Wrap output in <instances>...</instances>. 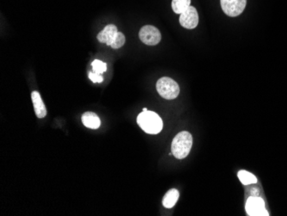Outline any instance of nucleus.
<instances>
[{
    "label": "nucleus",
    "mask_w": 287,
    "mask_h": 216,
    "mask_svg": "<svg viewBox=\"0 0 287 216\" xmlns=\"http://www.w3.org/2000/svg\"><path fill=\"white\" fill-rule=\"evenodd\" d=\"M193 137L189 132H180L172 141L171 153L178 160H182L190 153Z\"/></svg>",
    "instance_id": "nucleus-1"
},
{
    "label": "nucleus",
    "mask_w": 287,
    "mask_h": 216,
    "mask_svg": "<svg viewBox=\"0 0 287 216\" xmlns=\"http://www.w3.org/2000/svg\"><path fill=\"white\" fill-rule=\"evenodd\" d=\"M139 126L144 131L150 135H156L162 129V121L156 113L153 111H142L137 118Z\"/></svg>",
    "instance_id": "nucleus-2"
},
{
    "label": "nucleus",
    "mask_w": 287,
    "mask_h": 216,
    "mask_svg": "<svg viewBox=\"0 0 287 216\" xmlns=\"http://www.w3.org/2000/svg\"><path fill=\"white\" fill-rule=\"evenodd\" d=\"M156 86L158 94L167 100L175 99L180 93V87L177 83L169 77L159 78L156 82Z\"/></svg>",
    "instance_id": "nucleus-3"
},
{
    "label": "nucleus",
    "mask_w": 287,
    "mask_h": 216,
    "mask_svg": "<svg viewBox=\"0 0 287 216\" xmlns=\"http://www.w3.org/2000/svg\"><path fill=\"white\" fill-rule=\"evenodd\" d=\"M140 39L143 43L148 46H155L161 41V33L158 28L151 25H145L142 27L140 30Z\"/></svg>",
    "instance_id": "nucleus-4"
},
{
    "label": "nucleus",
    "mask_w": 287,
    "mask_h": 216,
    "mask_svg": "<svg viewBox=\"0 0 287 216\" xmlns=\"http://www.w3.org/2000/svg\"><path fill=\"white\" fill-rule=\"evenodd\" d=\"M222 9L229 16H239L246 7L247 0H220Z\"/></svg>",
    "instance_id": "nucleus-5"
},
{
    "label": "nucleus",
    "mask_w": 287,
    "mask_h": 216,
    "mask_svg": "<svg viewBox=\"0 0 287 216\" xmlns=\"http://www.w3.org/2000/svg\"><path fill=\"white\" fill-rule=\"evenodd\" d=\"M247 213L251 216H269V212L266 210L265 203L263 199L257 197H250L247 201Z\"/></svg>",
    "instance_id": "nucleus-6"
},
{
    "label": "nucleus",
    "mask_w": 287,
    "mask_h": 216,
    "mask_svg": "<svg viewBox=\"0 0 287 216\" xmlns=\"http://www.w3.org/2000/svg\"><path fill=\"white\" fill-rule=\"evenodd\" d=\"M179 22L183 28L193 29L196 28L199 23V15L194 6H189L184 12H182L179 18Z\"/></svg>",
    "instance_id": "nucleus-7"
},
{
    "label": "nucleus",
    "mask_w": 287,
    "mask_h": 216,
    "mask_svg": "<svg viewBox=\"0 0 287 216\" xmlns=\"http://www.w3.org/2000/svg\"><path fill=\"white\" fill-rule=\"evenodd\" d=\"M117 33V27L114 24H109L97 35V40L102 43H106L108 46H110Z\"/></svg>",
    "instance_id": "nucleus-8"
},
{
    "label": "nucleus",
    "mask_w": 287,
    "mask_h": 216,
    "mask_svg": "<svg viewBox=\"0 0 287 216\" xmlns=\"http://www.w3.org/2000/svg\"><path fill=\"white\" fill-rule=\"evenodd\" d=\"M32 102L34 104V112L38 118H44L47 116V109L45 107L41 95L38 91H33L31 93Z\"/></svg>",
    "instance_id": "nucleus-9"
},
{
    "label": "nucleus",
    "mask_w": 287,
    "mask_h": 216,
    "mask_svg": "<svg viewBox=\"0 0 287 216\" xmlns=\"http://www.w3.org/2000/svg\"><path fill=\"white\" fill-rule=\"evenodd\" d=\"M83 124L89 129H97L101 125L100 118L93 112H85L82 116Z\"/></svg>",
    "instance_id": "nucleus-10"
},
{
    "label": "nucleus",
    "mask_w": 287,
    "mask_h": 216,
    "mask_svg": "<svg viewBox=\"0 0 287 216\" xmlns=\"http://www.w3.org/2000/svg\"><path fill=\"white\" fill-rule=\"evenodd\" d=\"M179 196L180 194H179V191L177 190H175V189L169 190L162 198V205L166 209H171L177 203Z\"/></svg>",
    "instance_id": "nucleus-11"
},
{
    "label": "nucleus",
    "mask_w": 287,
    "mask_h": 216,
    "mask_svg": "<svg viewBox=\"0 0 287 216\" xmlns=\"http://www.w3.org/2000/svg\"><path fill=\"white\" fill-rule=\"evenodd\" d=\"M191 0H172L171 6L174 12L180 14L191 6Z\"/></svg>",
    "instance_id": "nucleus-12"
},
{
    "label": "nucleus",
    "mask_w": 287,
    "mask_h": 216,
    "mask_svg": "<svg viewBox=\"0 0 287 216\" xmlns=\"http://www.w3.org/2000/svg\"><path fill=\"white\" fill-rule=\"evenodd\" d=\"M237 177L240 180L241 183L244 185H253L257 183V179L256 176L253 175L252 173L246 172V171H240L237 173Z\"/></svg>",
    "instance_id": "nucleus-13"
},
{
    "label": "nucleus",
    "mask_w": 287,
    "mask_h": 216,
    "mask_svg": "<svg viewBox=\"0 0 287 216\" xmlns=\"http://www.w3.org/2000/svg\"><path fill=\"white\" fill-rule=\"evenodd\" d=\"M126 42L125 35L122 34V32H118L116 34V37L112 41V43L110 45V47L114 48V49H118L120 47H122Z\"/></svg>",
    "instance_id": "nucleus-14"
},
{
    "label": "nucleus",
    "mask_w": 287,
    "mask_h": 216,
    "mask_svg": "<svg viewBox=\"0 0 287 216\" xmlns=\"http://www.w3.org/2000/svg\"><path fill=\"white\" fill-rule=\"evenodd\" d=\"M92 67H93V72L99 74H103V72L107 71V64L99 60H95L92 62Z\"/></svg>",
    "instance_id": "nucleus-15"
},
{
    "label": "nucleus",
    "mask_w": 287,
    "mask_h": 216,
    "mask_svg": "<svg viewBox=\"0 0 287 216\" xmlns=\"http://www.w3.org/2000/svg\"><path fill=\"white\" fill-rule=\"evenodd\" d=\"M89 78L93 83H102L103 81V74H99V73H96L94 72L89 73Z\"/></svg>",
    "instance_id": "nucleus-16"
},
{
    "label": "nucleus",
    "mask_w": 287,
    "mask_h": 216,
    "mask_svg": "<svg viewBox=\"0 0 287 216\" xmlns=\"http://www.w3.org/2000/svg\"><path fill=\"white\" fill-rule=\"evenodd\" d=\"M147 110H147L146 108H144L143 111H147Z\"/></svg>",
    "instance_id": "nucleus-17"
}]
</instances>
